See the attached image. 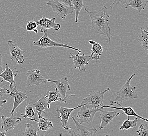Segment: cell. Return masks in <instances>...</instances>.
I'll use <instances>...</instances> for the list:
<instances>
[{
	"label": "cell",
	"instance_id": "1",
	"mask_svg": "<svg viewBox=\"0 0 148 136\" xmlns=\"http://www.w3.org/2000/svg\"><path fill=\"white\" fill-rule=\"evenodd\" d=\"M84 9L90 17L92 28L96 33L103 35L110 42L112 34L108 24L110 15L108 14L107 7L103 6L101 9L96 12L89 11L86 7Z\"/></svg>",
	"mask_w": 148,
	"mask_h": 136
},
{
	"label": "cell",
	"instance_id": "2",
	"mask_svg": "<svg viewBox=\"0 0 148 136\" xmlns=\"http://www.w3.org/2000/svg\"><path fill=\"white\" fill-rule=\"evenodd\" d=\"M135 75L136 74H133L131 77L127 80L125 84L117 93L116 99H114V101H111L110 102L111 105H114L116 103L120 104V103L125 102L128 100L136 99L138 98V96L136 92V87L130 85L131 80Z\"/></svg>",
	"mask_w": 148,
	"mask_h": 136
},
{
	"label": "cell",
	"instance_id": "3",
	"mask_svg": "<svg viewBox=\"0 0 148 136\" xmlns=\"http://www.w3.org/2000/svg\"><path fill=\"white\" fill-rule=\"evenodd\" d=\"M111 91L109 88H107L103 91L96 92L94 90H90L88 96L84 98L79 105H84L86 107L89 109L101 108L103 104V97L106 93Z\"/></svg>",
	"mask_w": 148,
	"mask_h": 136
},
{
	"label": "cell",
	"instance_id": "4",
	"mask_svg": "<svg viewBox=\"0 0 148 136\" xmlns=\"http://www.w3.org/2000/svg\"><path fill=\"white\" fill-rule=\"evenodd\" d=\"M42 33H43V36L38 40L36 41H33V44L34 46H36L40 47V48H49V47H63L66 48H69L76 50L78 52V54L82 52V51L76 48L73 46H69L67 44H62V43H57L54 41L53 40L51 39L47 35V31L44 30Z\"/></svg>",
	"mask_w": 148,
	"mask_h": 136
},
{
	"label": "cell",
	"instance_id": "5",
	"mask_svg": "<svg viewBox=\"0 0 148 136\" xmlns=\"http://www.w3.org/2000/svg\"><path fill=\"white\" fill-rule=\"evenodd\" d=\"M46 4L50 6L53 11L56 13L57 15L60 16L62 19L65 18L68 15L72 14L74 9L73 7H69L60 3L58 0H49L46 2Z\"/></svg>",
	"mask_w": 148,
	"mask_h": 136
},
{
	"label": "cell",
	"instance_id": "6",
	"mask_svg": "<svg viewBox=\"0 0 148 136\" xmlns=\"http://www.w3.org/2000/svg\"><path fill=\"white\" fill-rule=\"evenodd\" d=\"M79 109L78 111L77 117L79 120V123L83 124L84 123L89 124L93 121L95 115L98 111H101L103 109L101 107L99 108H94L89 109L86 107L84 105L79 108Z\"/></svg>",
	"mask_w": 148,
	"mask_h": 136
},
{
	"label": "cell",
	"instance_id": "7",
	"mask_svg": "<svg viewBox=\"0 0 148 136\" xmlns=\"http://www.w3.org/2000/svg\"><path fill=\"white\" fill-rule=\"evenodd\" d=\"M10 95L11 97L14 98V101L13 104V108L12 109L11 114H13L15 109L17 108V107L25 99H27V94L28 93L23 92L22 91L17 90L15 84H10Z\"/></svg>",
	"mask_w": 148,
	"mask_h": 136
},
{
	"label": "cell",
	"instance_id": "8",
	"mask_svg": "<svg viewBox=\"0 0 148 136\" xmlns=\"http://www.w3.org/2000/svg\"><path fill=\"white\" fill-rule=\"evenodd\" d=\"M8 44L10 47V52L11 54L10 59L12 61H14L17 64H22L24 63L25 60L24 58V54L25 51L22 50L18 47L17 44L15 41L9 40Z\"/></svg>",
	"mask_w": 148,
	"mask_h": 136
},
{
	"label": "cell",
	"instance_id": "9",
	"mask_svg": "<svg viewBox=\"0 0 148 136\" xmlns=\"http://www.w3.org/2000/svg\"><path fill=\"white\" fill-rule=\"evenodd\" d=\"M69 58L73 60L74 68L80 71H85L86 65H88L89 63L94 60L90 56H86L84 54L80 56L79 54H77L74 56L73 54H70Z\"/></svg>",
	"mask_w": 148,
	"mask_h": 136
},
{
	"label": "cell",
	"instance_id": "10",
	"mask_svg": "<svg viewBox=\"0 0 148 136\" xmlns=\"http://www.w3.org/2000/svg\"><path fill=\"white\" fill-rule=\"evenodd\" d=\"M2 129L4 133H7L8 131L15 129L21 122H22V118H17L13 114L10 117L2 115Z\"/></svg>",
	"mask_w": 148,
	"mask_h": 136
},
{
	"label": "cell",
	"instance_id": "11",
	"mask_svg": "<svg viewBox=\"0 0 148 136\" xmlns=\"http://www.w3.org/2000/svg\"><path fill=\"white\" fill-rule=\"evenodd\" d=\"M26 75L27 78V84L30 86L34 85L38 86L42 83L45 84L46 79L40 73V70L39 69L32 70L27 71Z\"/></svg>",
	"mask_w": 148,
	"mask_h": 136
},
{
	"label": "cell",
	"instance_id": "12",
	"mask_svg": "<svg viewBox=\"0 0 148 136\" xmlns=\"http://www.w3.org/2000/svg\"><path fill=\"white\" fill-rule=\"evenodd\" d=\"M81 106H82L80 105L74 108H67L61 106L60 109L56 110L58 113V118L60 119V121L62 122V127L64 128L65 129L67 128H69V124L68 121L71 114L73 111L79 108Z\"/></svg>",
	"mask_w": 148,
	"mask_h": 136
},
{
	"label": "cell",
	"instance_id": "13",
	"mask_svg": "<svg viewBox=\"0 0 148 136\" xmlns=\"http://www.w3.org/2000/svg\"><path fill=\"white\" fill-rule=\"evenodd\" d=\"M46 82H51L54 83L57 86L56 90L60 94L62 99L66 101L67 95H66L68 90L71 91L70 85L69 83V80L67 77L63 78L58 80H52L51 79H46Z\"/></svg>",
	"mask_w": 148,
	"mask_h": 136
},
{
	"label": "cell",
	"instance_id": "14",
	"mask_svg": "<svg viewBox=\"0 0 148 136\" xmlns=\"http://www.w3.org/2000/svg\"><path fill=\"white\" fill-rule=\"evenodd\" d=\"M120 114V112L117 110L114 111H101L100 113V129H103L116 117Z\"/></svg>",
	"mask_w": 148,
	"mask_h": 136
},
{
	"label": "cell",
	"instance_id": "15",
	"mask_svg": "<svg viewBox=\"0 0 148 136\" xmlns=\"http://www.w3.org/2000/svg\"><path fill=\"white\" fill-rule=\"evenodd\" d=\"M73 120L78 131V135L79 136H99L97 129L95 127H86L80 124L73 116H70Z\"/></svg>",
	"mask_w": 148,
	"mask_h": 136
},
{
	"label": "cell",
	"instance_id": "16",
	"mask_svg": "<svg viewBox=\"0 0 148 136\" xmlns=\"http://www.w3.org/2000/svg\"><path fill=\"white\" fill-rule=\"evenodd\" d=\"M55 20L56 18L55 17H53L51 19L47 18L45 17H42L37 22L38 25L42 27L40 31L42 33L44 30H47L48 29H54L55 31H59L61 25L60 24L56 23Z\"/></svg>",
	"mask_w": 148,
	"mask_h": 136
},
{
	"label": "cell",
	"instance_id": "17",
	"mask_svg": "<svg viewBox=\"0 0 148 136\" xmlns=\"http://www.w3.org/2000/svg\"><path fill=\"white\" fill-rule=\"evenodd\" d=\"M115 104H117L119 105L120 107H116V106H108V105H103V106L101 107L102 109H103L104 108H112V109H115L117 110H121L123 111L124 113L126 115H127L128 116H134L135 117H137L138 118L142 119L143 120L145 121L146 122H148V119L147 118H145L143 117L140 116L138 114H137L136 112L134 111V109L130 107V106H128V107H123L121 106L120 104L118 103H114Z\"/></svg>",
	"mask_w": 148,
	"mask_h": 136
},
{
	"label": "cell",
	"instance_id": "18",
	"mask_svg": "<svg viewBox=\"0 0 148 136\" xmlns=\"http://www.w3.org/2000/svg\"><path fill=\"white\" fill-rule=\"evenodd\" d=\"M16 69V68L11 69V68H9L8 64L6 63L5 65V70L3 71L2 73H0V77L2 78V80H1L0 82H3V81H5L10 83V84H15L14 78L19 74L18 72L16 73H13V71H15Z\"/></svg>",
	"mask_w": 148,
	"mask_h": 136
},
{
	"label": "cell",
	"instance_id": "19",
	"mask_svg": "<svg viewBox=\"0 0 148 136\" xmlns=\"http://www.w3.org/2000/svg\"><path fill=\"white\" fill-rule=\"evenodd\" d=\"M37 113L38 118L41 116L42 113L46 114L44 111L48 108V102L45 96H43L38 101L33 104Z\"/></svg>",
	"mask_w": 148,
	"mask_h": 136
},
{
	"label": "cell",
	"instance_id": "20",
	"mask_svg": "<svg viewBox=\"0 0 148 136\" xmlns=\"http://www.w3.org/2000/svg\"><path fill=\"white\" fill-rule=\"evenodd\" d=\"M32 122H36L38 126V128L40 130L43 131H48L49 129L53 128L52 122L49 121V119L44 117L40 116L38 119L29 118Z\"/></svg>",
	"mask_w": 148,
	"mask_h": 136
},
{
	"label": "cell",
	"instance_id": "21",
	"mask_svg": "<svg viewBox=\"0 0 148 136\" xmlns=\"http://www.w3.org/2000/svg\"><path fill=\"white\" fill-rule=\"evenodd\" d=\"M89 43L92 45L91 49V54L90 56L93 59L98 60L100 59V57L103 52V48L102 46L99 43L95 42L92 40H89Z\"/></svg>",
	"mask_w": 148,
	"mask_h": 136
},
{
	"label": "cell",
	"instance_id": "22",
	"mask_svg": "<svg viewBox=\"0 0 148 136\" xmlns=\"http://www.w3.org/2000/svg\"><path fill=\"white\" fill-rule=\"evenodd\" d=\"M45 97L48 102V108H50L51 104L53 102L59 101L64 103H67V101L63 99L62 97H60V94L58 93L56 88L55 89V92H51L48 90L47 91V94Z\"/></svg>",
	"mask_w": 148,
	"mask_h": 136
},
{
	"label": "cell",
	"instance_id": "23",
	"mask_svg": "<svg viewBox=\"0 0 148 136\" xmlns=\"http://www.w3.org/2000/svg\"><path fill=\"white\" fill-rule=\"evenodd\" d=\"M148 0H129V2L127 3V9L128 6H130L131 8L136 9L138 11L140 12L143 10L145 9L148 5Z\"/></svg>",
	"mask_w": 148,
	"mask_h": 136
},
{
	"label": "cell",
	"instance_id": "24",
	"mask_svg": "<svg viewBox=\"0 0 148 136\" xmlns=\"http://www.w3.org/2000/svg\"><path fill=\"white\" fill-rule=\"evenodd\" d=\"M71 3L74 11H75V23L78 22V16L82 9L85 7L83 0H71Z\"/></svg>",
	"mask_w": 148,
	"mask_h": 136
},
{
	"label": "cell",
	"instance_id": "25",
	"mask_svg": "<svg viewBox=\"0 0 148 136\" xmlns=\"http://www.w3.org/2000/svg\"><path fill=\"white\" fill-rule=\"evenodd\" d=\"M139 42L145 51L148 50V32L147 31L141 29V32L139 36Z\"/></svg>",
	"mask_w": 148,
	"mask_h": 136
},
{
	"label": "cell",
	"instance_id": "26",
	"mask_svg": "<svg viewBox=\"0 0 148 136\" xmlns=\"http://www.w3.org/2000/svg\"><path fill=\"white\" fill-rule=\"evenodd\" d=\"M40 129L38 127L31 124H25V129L23 133L24 136H39L37 135V132Z\"/></svg>",
	"mask_w": 148,
	"mask_h": 136
},
{
	"label": "cell",
	"instance_id": "27",
	"mask_svg": "<svg viewBox=\"0 0 148 136\" xmlns=\"http://www.w3.org/2000/svg\"><path fill=\"white\" fill-rule=\"evenodd\" d=\"M139 118L136 117L134 120H130L129 117H128V119H126L125 122H123V125L120 126L119 130H128L130 128H132L136 127L137 125V122H138Z\"/></svg>",
	"mask_w": 148,
	"mask_h": 136
},
{
	"label": "cell",
	"instance_id": "28",
	"mask_svg": "<svg viewBox=\"0 0 148 136\" xmlns=\"http://www.w3.org/2000/svg\"><path fill=\"white\" fill-rule=\"evenodd\" d=\"M35 114V111H34L33 107L31 104H29L27 105L25 108V114L23 115V117L26 118H31L34 116Z\"/></svg>",
	"mask_w": 148,
	"mask_h": 136
},
{
	"label": "cell",
	"instance_id": "29",
	"mask_svg": "<svg viewBox=\"0 0 148 136\" xmlns=\"http://www.w3.org/2000/svg\"><path fill=\"white\" fill-rule=\"evenodd\" d=\"M139 136H148V126L145 124H141L140 126L139 130L137 131Z\"/></svg>",
	"mask_w": 148,
	"mask_h": 136
},
{
	"label": "cell",
	"instance_id": "30",
	"mask_svg": "<svg viewBox=\"0 0 148 136\" xmlns=\"http://www.w3.org/2000/svg\"><path fill=\"white\" fill-rule=\"evenodd\" d=\"M38 26V25L37 22H35L34 21H31L28 22L27 25L25 26V27L27 31H34L35 29H37Z\"/></svg>",
	"mask_w": 148,
	"mask_h": 136
},
{
	"label": "cell",
	"instance_id": "31",
	"mask_svg": "<svg viewBox=\"0 0 148 136\" xmlns=\"http://www.w3.org/2000/svg\"><path fill=\"white\" fill-rule=\"evenodd\" d=\"M10 91L8 89H6L4 88H1L0 87V99H1L2 97L5 94H10Z\"/></svg>",
	"mask_w": 148,
	"mask_h": 136
},
{
	"label": "cell",
	"instance_id": "32",
	"mask_svg": "<svg viewBox=\"0 0 148 136\" xmlns=\"http://www.w3.org/2000/svg\"><path fill=\"white\" fill-rule=\"evenodd\" d=\"M127 1L126 0H114V2L110 5L109 7H113V6L114 4H127Z\"/></svg>",
	"mask_w": 148,
	"mask_h": 136
},
{
	"label": "cell",
	"instance_id": "33",
	"mask_svg": "<svg viewBox=\"0 0 148 136\" xmlns=\"http://www.w3.org/2000/svg\"><path fill=\"white\" fill-rule=\"evenodd\" d=\"M58 2L60 3H62L63 4L69 6V7H73L71 4V0H58Z\"/></svg>",
	"mask_w": 148,
	"mask_h": 136
},
{
	"label": "cell",
	"instance_id": "34",
	"mask_svg": "<svg viewBox=\"0 0 148 136\" xmlns=\"http://www.w3.org/2000/svg\"><path fill=\"white\" fill-rule=\"evenodd\" d=\"M65 129L66 131H68V132L70 135V136H79V135L76 133L75 132V131L71 128H66Z\"/></svg>",
	"mask_w": 148,
	"mask_h": 136
},
{
	"label": "cell",
	"instance_id": "35",
	"mask_svg": "<svg viewBox=\"0 0 148 136\" xmlns=\"http://www.w3.org/2000/svg\"><path fill=\"white\" fill-rule=\"evenodd\" d=\"M2 54H0V73H2L3 72V63L2 61Z\"/></svg>",
	"mask_w": 148,
	"mask_h": 136
},
{
	"label": "cell",
	"instance_id": "36",
	"mask_svg": "<svg viewBox=\"0 0 148 136\" xmlns=\"http://www.w3.org/2000/svg\"><path fill=\"white\" fill-rule=\"evenodd\" d=\"M7 102V100H2L0 99V107H3V104H5Z\"/></svg>",
	"mask_w": 148,
	"mask_h": 136
},
{
	"label": "cell",
	"instance_id": "37",
	"mask_svg": "<svg viewBox=\"0 0 148 136\" xmlns=\"http://www.w3.org/2000/svg\"><path fill=\"white\" fill-rule=\"evenodd\" d=\"M5 135V133H2V132L0 131V136H6Z\"/></svg>",
	"mask_w": 148,
	"mask_h": 136
},
{
	"label": "cell",
	"instance_id": "38",
	"mask_svg": "<svg viewBox=\"0 0 148 136\" xmlns=\"http://www.w3.org/2000/svg\"><path fill=\"white\" fill-rule=\"evenodd\" d=\"M34 32H35V33H36V34H37V33H38V30H37V29H35L34 31Z\"/></svg>",
	"mask_w": 148,
	"mask_h": 136
},
{
	"label": "cell",
	"instance_id": "39",
	"mask_svg": "<svg viewBox=\"0 0 148 136\" xmlns=\"http://www.w3.org/2000/svg\"><path fill=\"white\" fill-rule=\"evenodd\" d=\"M60 136H63V134H62V133H60Z\"/></svg>",
	"mask_w": 148,
	"mask_h": 136
},
{
	"label": "cell",
	"instance_id": "40",
	"mask_svg": "<svg viewBox=\"0 0 148 136\" xmlns=\"http://www.w3.org/2000/svg\"><path fill=\"white\" fill-rule=\"evenodd\" d=\"M111 136L110 135H105V136Z\"/></svg>",
	"mask_w": 148,
	"mask_h": 136
},
{
	"label": "cell",
	"instance_id": "41",
	"mask_svg": "<svg viewBox=\"0 0 148 136\" xmlns=\"http://www.w3.org/2000/svg\"></svg>",
	"mask_w": 148,
	"mask_h": 136
},
{
	"label": "cell",
	"instance_id": "42",
	"mask_svg": "<svg viewBox=\"0 0 148 136\" xmlns=\"http://www.w3.org/2000/svg\"></svg>",
	"mask_w": 148,
	"mask_h": 136
}]
</instances>
